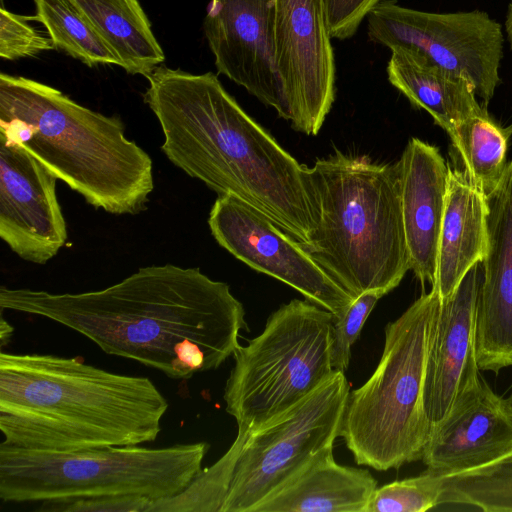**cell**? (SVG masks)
Wrapping results in <instances>:
<instances>
[{
    "label": "cell",
    "instance_id": "cell-1",
    "mask_svg": "<svg viewBox=\"0 0 512 512\" xmlns=\"http://www.w3.org/2000/svg\"><path fill=\"white\" fill-rule=\"evenodd\" d=\"M0 307L64 325L109 355L176 380L219 368L239 347L245 310L227 283L199 268H139L107 288L51 293L0 288Z\"/></svg>",
    "mask_w": 512,
    "mask_h": 512
},
{
    "label": "cell",
    "instance_id": "cell-2",
    "mask_svg": "<svg viewBox=\"0 0 512 512\" xmlns=\"http://www.w3.org/2000/svg\"><path fill=\"white\" fill-rule=\"evenodd\" d=\"M144 101L161 126V150L218 196L268 216L300 244L320 219L308 166L300 164L225 90L212 72L158 66Z\"/></svg>",
    "mask_w": 512,
    "mask_h": 512
},
{
    "label": "cell",
    "instance_id": "cell-3",
    "mask_svg": "<svg viewBox=\"0 0 512 512\" xmlns=\"http://www.w3.org/2000/svg\"><path fill=\"white\" fill-rule=\"evenodd\" d=\"M169 403L144 376L113 373L80 357L0 354L2 443L80 451L154 441Z\"/></svg>",
    "mask_w": 512,
    "mask_h": 512
},
{
    "label": "cell",
    "instance_id": "cell-4",
    "mask_svg": "<svg viewBox=\"0 0 512 512\" xmlns=\"http://www.w3.org/2000/svg\"><path fill=\"white\" fill-rule=\"evenodd\" d=\"M0 133L27 150L94 208L146 209L154 189L148 153L118 117L86 108L56 88L0 74Z\"/></svg>",
    "mask_w": 512,
    "mask_h": 512
},
{
    "label": "cell",
    "instance_id": "cell-5",
    "mask_svg": "<svg viewBox=\"0 0 512 512\" xmlns=\"http://www.w3.org/2000/svg\"><path fill=\"white\" fill-rule=\"evenodd\" d=\"M308 173L320 219L302 247L354 298L395 289L410 270L396 163L335 150Z\"/></svg>",
    "mask_w": 512,
    "mask_h": 512
},
{
    "label": "cell",
    "instance_id": "cell-6",
    "mask_svg": "<svg viewBox=\"0 0 512 512\" xmlns=\"http://www.w3.org/2000/svg\"><path fill=\"white\" fill-rule=\"evenodd\" d=\"M440 305L432 286L388 323L374 373L350 391L340 436L357 464L386 471L422 459L431 429L424 407L425 373Z\"/></svg>",
    "mask_w": 512,
    "mask_h": 512
},
{
    "label": "cell",
    "instance_id": "cell-7",
    "mask_svg": "<svg viewBox=\"0 0 512 512\" xmlns=\"http://www.w3.org/2000/svg\"><path fill=\"white\" fill-rule=\"evenodd\" d=\"M208 450L206 442L70 452L1 442L0 499L14 503L100 496L167 499L185 490L201 472Z\"/></svg>",
    "mask_w": 512,
    "mask_h": 512
},
{
    "label": "cell",
    "instance_id": "cell-8",
    "mask_svg": "<svg viewBox=\"0 0 512 512\" xmlns=\"http://www.w3.org/2000/svg\"><path fill=\"white\" fill-rule=\"evenodd\" d=\"M334 315L293 299L274 311L261 334L236 349L224 389L226 411L254 432L307 397L335 370Z\"/></svg>",
    "mask_w": 512,
    "mask_h": 512
},
{
    "label": "cell",
    "instance_id": "cell-9",
    "mask_svg": "<svg viewBox=\"0 0 512 512\" xmlns=\"http://www.w3.org/2000/svg\"><path fill=\"white\" fill-rule=\"evenodd\" d=\"M350 386L342 371L284 414L251 432L238 456L221 512H251L318 450L340 436Z\"/></svg>",
    "mask_w": 512,
    "mask_h": 512
},
{
    "label": "cell",
    "instance_id": "cell-10",
    "mask_svg": "<svg viewBox=\"0 0 512 512\" xmlns=\"http://www.w3.org/2000/svg\"><path fill=\"white\" fill-rule=\"evenodd\" d=\"M370 41L414 50L466 79L488 104L500 84L504 36L500 23L480 10L433 13L382 0L367 15Z\"/></svg>",
    "mask_w": 512,
    "mask_h": 512
},
{
    "label": "cell",
    "instance_id": "cell-11",
    "mask_svg": "<svg viewBox=\"0 0 512 512\" xmlns=\"http://www.w3.org/2000/svg\"><path fill=\"white\" fill-rule=\"evenodd\" d=\"M208 225L218 244L238 260L294 288L335 318L354 301L298 241L239 198L219 196Z\"/></svg>",
    "mask_w": 512,
    "mask_h": 512
},
{
    "label": "cell",
    "instance_id": "cell-12",
    "mask_svg": "<svg viewBox=\"0 0 512 512\" xmlns=\"http://www.w3.org/2000/svg\"><path fill=\"white\" fill-rule=\"evenodd\" d=\"M323 0H275L274 51L291 127L317 135L335 100L336 65Z\"/></svg>",
    "mask_w": 512,
    "mask_h": 512
},
{
    "label": "cell",
    "instance_id": "cell-13",
    "mask_svg": "<svg viewBox=\"0 0 512 512\" xmlns=\"http://www.w3.org/2000/svg\"><path fill=\"white\" fill-rule=\"evenodd\" d=\"M57 179L0 133V238L25 261L46 264L66 244Z\"/></svg>",
    "mask_w": 512,
    "mask_h": 512
},
{
    "label": "cell",
    "instance_id": "cell-14",
    "mask_svg": "<svg viewBox=\"0 0 512 512\" xmlns=\"http://www.w3.org/2000/svg\"><path fill=\"white\" fill-rule=\"evenodd\" d=\"M274 22L275 0H211L203 28L218 73L285 119Z\"/></svg>",
    "mask_w": 512,
    "mask_h": 512
},
{
    "label": "cell",
    "instance_id": "cell-15",
    "mask_svg": "<svg viewBox=\"0 0 512 512\" xmlns=\"http://www.w3.org/2000/svg\"><path fill=\"white\" fill-rule=\"evenodd\" d=\"M512 451V412L481 377L431 426L422 461L445 477L490 464Z\"/></svg>",
    "mask_w": 512,
    "mask_h": 512
},
{
    "label": "cell",
    "instance_id": "cell-16",
    "mask_svg": "<svg viewBox=\"0 0 512 512\" xmlns=\"http://www.w3.org/2000/svg\"><path fill=\"white\" fill-rule=\"evenodd\" d=\"M488 244L482 260L475 350L481 371L512 366V160L486 195Z\"/></svg>",
    "mask_w": 512,
    "mask_h": 512
},
{
    "label": "cell",
    "instance_id": "cell-17",
    "mask_svg": "<svg viewBox=\"0 0 512 512\" xmlns=\"http://www.w3.org/2000/svg\"><path fill=\"white\" fill-rule=\"evenodd\" d=\"M482 276V262H478L451 296L441 300L424 382V407L431 426L440 422L456 398L481 377L475 336Z\"/></svg>",
    "mask_w": 512,
    "mask_h": 512
},
{
    "label": "cell",
    "instance_id": "cell-18",
    "mask_svg": "<svg viewBox=\"0 0 512 512\" xmlns=\"http://www.w3.org/2000/svg\"><path fill=\"white\" fill-rule=\"evenodd\" d=\"M396 165L410 270L424 289L436 282L450 165L437 146L415 137Z\"/></svg>",
    "mask_w": 512,
    "mask_h": 512
},
{
    "label": "cell",
    "instance_id": "cell-19",
    "mask_svg": "<svg viewBox=\"0 0 512 512\" xmlns=\"http://www.w3.org/2000/svg\"><path fill=\"white\" fill-rule=\"evenodd\" d=\"M376 488L369 470L337 464L329 444L251 512H366Z\"/></svg>",
    "mask_w": 512,
    "mask_h": 512
},
{
    "label": "cell",
    "instance_id": "cell-20",
    "mask_svg": "<svg viewBox=\"0 0 512 512\" xmlns=\"http://www.w3.org/2000/svg\"><path fill=\"white\" fill-rule=\"evenodd\" d=\"M487 217L486 195L464 171L450 167L433 285L441 300L450 297L466 273L482 262L488 244Z\"/></svg>",
    "mask_w": 512,
    "mask_h": 512
},
{
    "label": "cell",
    "instance_id": "cell-21",
    "mask_svg": "<svg viewBox=\"0 0 512 512\" xmlns=\"http://www.w3.org/2000/svg\"><path fill=\"white\" fill-rule=\"evenodd\" d=\"M387 64L388 81L417 109L427 111L448 135L486 105L477 101L464 78L429 61L422 54L394 47Z\"/></svg>",
    "mask_w": 512,
    "mask_h": 512
},
{
    "label": "cell",
    "instance_id": "cell-22",
    "mask_svg": "<svg viewBox=\"0 0 512 512\" xmlns=\"http://www.w3.org/2000/svg\"><path fill=\"white\" fill-rule=\"evenodd\" d=\"M129 74L148 78L164 59L138 0H70Z\"/></svg>",
    "mask_w": 512,
    "mask_h": 512
},
{
    "label": "cell",
    "instance_id": "cell-23",
    "mask_svg": "<svg viewBox=\"0 0 512 512\" xmlns=\"http://www.w3.org/2000/svg\"><path fill=\"white\" fill-rule=\"evenodd\" d=\"M512 124L502 126L483 109L462 121L449 135L469 181L485 195L501 181L507 168Z\"/></svg>",
    "mask_w": 512,
    "mask_h": 512
},
{
    "label": "cell",
    "instance_id": "cell-24",
    "mask_svg": "<svg viewBox=\"0 0 512 512\" xmlns=\"http://www.w3.org/2000/svg\"><path fill=\"white\" fill-rule=\"evenodd\" d=\"M36 14L56 49L92 67L100 64L121 66L91 24L70 0H34Z\"/></svg>",
    "mask_w": 512,
    "mask_h": 512
},
{
    "label": "cell",
    "instance_id": "cell-25",
    "mask_svg": "<svg viewBox=\"0 0 512 512\" xmlns=\"http://www.w3.org/2000/svg\"><path fill=\"white\" fill-rule=\"evenodd\" d=\"M443 504L512 512V451L485 466L442 477Z\"/></svg>",
    "mask_w": 512,
    "mask_h": 512
},
{
    "label": "cell",
    "instance_id": "cell-26",
    "mask_svg": "<svg viewBox=\"0 0 512 512\" xmlns=\"http://www.w3.org/2000/svg\"><path fill=\"white\" fill-rule=\"evenodd\" d=\"M251 431L238 428L228 451L212 466L202 469L179 494L153 501L149 512H221L238 456Z\"/></svg>",
    "mask_w": 512,
    "mask_h": 512
},
{
    "label": "cell",
    "instance_id": "cell-27",
    "mask_svg": "<svg viewBox=\"0 0 512 512\" xmlns=\"http://www.w3.org/2000/svg\"><path fill=\"white\" fill-rule=\"evenodd\" d=\"M442 476L428 470L376 488L366 512H424L439 506Z\"/></svg>",
    "mask_w": 512,
    "mask_h": 512
},
{
    "label": "cell",
    "instance_id": "cell-28",
    "mask_svg": "<svg viewBox=\"0 0 512 512\" xmlns=\"http://www.w3.org/2000/svg\"><path fill=\"white\" fill-rule=\"evenodd\" d=\"M385 294L367 291L357 296L346 311L334 319L331 343V361L335 371L345 372L349 366L351 348L377 301Z\"/></svg>",
    "mask_w": 512,
    "mask_h": 512
},
{
    "label": "cell",
    "instance_id": "cell-29",
    "mask_svg": "<svg viewBox=\"0 0 512 512\" xmlns=\"http://www.w3.org/2000/svg\"><path fill=\"white\" fill-rule=\"evenodd\" d=\"M29 16L0 8V57L6 60L33 57L56 49L51 38L31 26Z\"/></svg>",
    "mask_w": 512,
    "mask_h": 512
},
{
    "label": "cell",
    "instance_id": "cell-30",
    "mask_svg": "<svg viewBox=\"0 0 512 512\" xmlns=\"http://www.w3.org/2000/svg\"><path fill=\"white\" fill-rule=\"evenodd\" d=\"M153 500L140 496H100L45 500L40 512H149Z\"/></svg>",
    "mask_w": 512,
    "mask_h": 512
},
{
    "label": "cell",
    "instance_id": "cell-31",
    "mask_svg": "<svg viewBox=\"0 0 512 512\" xmlns=\"http://www.w3.org/2000/svg\"><path fill=\"white\" fill-rule=\"evenodd\" d=\"M382 0H323L328 32L333 39L347 40Z\"/></svg>",
    "mask_w": 512,
    "mask_h": 512
},
{
    "label": "cell",
    "instance_id": "cell-32",
    "mask_svg": "<svg viewBox=\"0 0 512 512\" xmlns=\"http://www.w3.org/2000/svg\"><path fill=\"white\" fill-rule=\"evenodd\" d=\"M0 329L1 344L3 346L5 343L8 342L13 332V327L8 322L5 321L3 316H1Z\"/></svg>",
    "mask_w": 512,
    "mask_h": 512
},
{
    "label": "cell",
    "instance_id": "cell-33",
    "mask_svg": "<svg viewBox=\"0 0 512 512\" xmlns=\"http://www.w3.org/2000/svg\"><path fill=\"white\" fill-rule=\"evenodd\" d=\"M505 31L512 49V1L509 3L505 20Z\"/></svg>",
    "mask_w": 512,
    "mask_h": 512
},
{
    "label": "cell",
    "instance_id": "cell-34",
    "mask_svg": "<svg viewBox=\"0 0 512 512\" xmlns=\"http://www.w3.org/2000/svg\"><path fill=\"white\" fill-rule=\"evenodd\" d=\"M506 402H507V405L509 407V409L511 410L512 412V391L510 392V394L505 398Z\"/></svg>",
    "mask_w": 512,
    "mask_h": 512
},
{
    "label": "cell",
    "instance_id": "cell-35",
    "mask_svg": "<svg viewBox=\"0 0 512 512\" xmlns=\"http://www.w3.org/2000/svg\"><path fill=\"white\" fill-rule=\"evenodd\" d=\"M1 1V4L3 3V0H0Z\"/></svg>",
    "mask_w": 512,
    "mask_h": 512
}]
</instances>
